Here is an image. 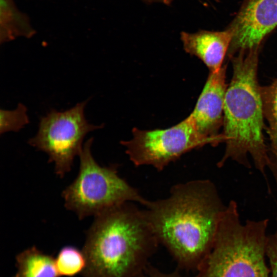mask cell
I'll return each instance as SVG.
<instances>
[{
    "instance_id": "cell-4",
    "label": "cell",
    "mask_w": 277,
    "mask_h": 277,
    "mask_svg": "<svg viewBox=\"0 0 277 277\" xmlns=\"http://www.w3.org/2000/svg\"><path fill=\"white\" fill-rule=\"evenodd\" d=\"M268 220L241 222L230 201L221 219L213 245L194 277H269L265 262Z\"/></svg>"
},
{
    "instance_id": "cell-11",
    "label": "cell",
    "mask_w": 277,
    "mask_h": 277,
    "mask_svg": "<svg viewBox=\"0 0 277 277\" xmlns=\"http://www.w3.org/2000/svg\"><path fill=\"white\" fill-rule=\"evenodd\" d=\"M17 272L13 277H59L55 259L32 247L16 257Z\"/></svg>"
},
{
    "instance_id": "cell-12",
    "label": "cell",
    "mask_w": 277,
    "mask_h": 277,
    "mask_svg": "<svg viewBox=\"0 0 277 277\" xmlns=\"http://www.w3.org/2000/svg\"><path fill=\"white\" fill-rule=\"evenodd\" d=\"M261 95L264 117L268 124L267 133L274 155L273 163L277 161V79L268 86L261 87Z\"/></svg>"
},
{
    "instance_id": "cell-5",
    "label": "cell",
    "mask_w": 277,
    "mask_h": 277,
    "mask_svg": "<svg viewBox=\"0 0 277 277\" xmlns=\"http://www.w3.org/2000/svg\"><path fill=\"white\" fill-rule=\"evenodd\" d=\"M92 142L90 138L85 143L79 154L78 174L63 192L66 207L83 218L126 202L146 205L148 200L119 176L114 168L96 163L91 151Z\"/></svg>"
},
{
    "instance_id": "cell-6",
    "label": "cell",
    "mask_w": 277,
    "mask_h": 277,
    "mask_svg": "<svg viewBox=\"0 0 277 277\" xmlns=\"http://www.w3.org/2000/svg\"><path fill=\"white\" fill-rule=\"evenodd\" d=\"M88 100L65 111L51 110L40 118L36 134L28 141L29 145L48 154L61 177L70 170L75 156L83 148L86 135L102 127L86 120L84 109Z\"/></svg>"
},
{
    "instance_id": "cell-16",
    "label": "cell",
    "mask_w": 277,
    "mask_h": 277,
    "mask_svg": "<svg viewBox=\"0 0 277 277\" xmlns=\"http://www.w3.org/2000/svg\"><path fill=\"white\" fill-rule=\"evenodd\" d=\"M137 277H185L176 272L164 273L151 267H148L146 270Z\"/></svg>"
},
{
    "instance_id": "cell-17",
    "label": "cell",
    "mask_w": 277,
    "mask_h": 277,
    "mask_svg": "<svg viewBox=\"0 0 277 277\" xmlns=\"http://www.w3.org/2000/svg\"><path fill=\"white\" fill-rule=\"evenodd\" d=\"M274 169H275L276 171L277 172V161H276L274 163Z\"/></svg>"
},
{
    "instance_id": "cell-9",
    "label": "cell",
    "mask_w": 277,
    "mask_h": 277,
    "mask_svg": "<svg viewBox=\"0 0 277 277\" xmlns=\"http://www.w3.org/2000/svg\"><path fill=\"white\" fill-rule=\"evenodd\" d=\"M226 66L217 71L209 72L207 81L189 114L199 134L212 146L224 141L219 133L224 122V103L227 86Z\"/></svg>"
},
{
    "instance_id": "cell-10",
    "label": "cell",
    "mask_w": 277,
    "mask_h": 277,
    "mask_svg": "<svg viewBox=\"0 0 277 277\" xmlns=\"http://www.w3.org/2000/svg\"><path fill=\"white\" fill-rule=\"evenodd\" d=\"M233 38V33L228 28L223 31L201 30L181 34L185 51L200 58L209 72L220 70Z\"/></svg>"
},
{
    "instance_id": "cell-3",
    "label": "cell",
    "mask_w": 277,
    "mask_h": 277,
    "mask_svg": "<svg viewBox=\"0 0 277 277\" xmlns=\"http://www.w3.org/2000/svg\"><path fill=\"white\" fill-rule=\"evenodd\" d=\"M260 49L240 52L229 56L233 74L225 93L224 131L226 143L222 166L228 159L250 168V155L256 168L264 174L273 167L264 142V110L261 87L258 81Z\"/></svg>"
},
{
    "instance_id": "cell-7",
    "label": "cell",
    "mask_w": 277,
    "mask_h": 277,
    "mask_svg": "<svg viewBox=\"0 0 277 277\" xmlns=\"http://www.w3.org/2000/svg\"><path fill=\"white\" fill-rule=\"evenodd\" d=\"M133 136L121 144L136 166H150L159 171L189 151L209 144L196 131L188 115L165 129L145 130L134 128Z\"/></svg>"
},
{
    "instance_id": "cell-15",
    "label": "cell",
    "mask_w": 277,
    "mask_h": 277,
    "mask_svg": "<svg viewBox=\"0 0 277 277\" xmlns=\"http://www.w3.org/2000/svg\"><path fill=\"white\" fill-rule=\"evenodd\" d=\"M266 253L270 264L272 276L277 277V232L268 236Z\"/></svg>"
},
{
    "instance_id": "cell-14",
    "label": "cell",
    "mask_w": 277,
    "mask_h": 277,
    "mask_svg": "<svg viewBox=\"0 0 277 277\" xmlns=\"http://www.w3.org/2000/svg\"><path fill=\"white\" fill-rule=\"evenodd\" d=\"M29 123L27 108L19 103L13 110H1L0 132H17Z\"/></svg>"
},
{
    "instance_id": "cell-13",
    "label": "cell",
    "mask_w": 277,
    "mask_h": 277,
    "mask_svg": "<svg viewBox=\"0 0 277 277\" xmlns=\"http://www.w3.org/2000/svg\"><path fill=\"white\" fill-rule=\"evenodd\" d=\"M55 261L60 276L71 277L83 273L86 265L83 251L73 246L63 247Z\"/></svg>"
},
{
    "instance_id": "cell-1",
    "label": "cell",
    "mask_w": 277,
    "mask_h": 277,
    "mask_svg": "<svg viewBox=\"0 0 277 277\" xmlns=\"http://www.w3.org/2000/svg\"><path fill=\"white\" fill-rule=\"evenodd\" d=\"M144 206L159 244L180 268L196 271L211 249L226 208L214 184L208 180L177 184L168 196L148 200Z\"/></svg>"
},
{
    "instance_id": "cell-2",
    "label": "cell",
    "mask_w": 277,
    "mask_h": 277,
    "mask_svg": "<svg viewBox=\"0 0 277 277\" xmlns=\"http://www.w3.org/2000/svg\"><path fill=\"white\" fill-rule=\"evenodd\" d=\"M135 205L124 203L95 216L82 250L84 277H137L148 267L159 242Z\"/></svg>"
},
{
    "instance_id": "cell-8",
    "label": "cell",
    "mask_w": 277,
    "mask_h": 277,
    "mask_svg": "<svg viewBox=\"0 0 277 277\" xmlns=\"http://www.w3.org/2000/svg\"><path fill=\"white\" fill-rule=\"evenodd\" d=\"M277 27V0H243L227 27L233 33L228 56L260 49Z\"/></svg>"
}]
</instances>
